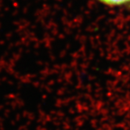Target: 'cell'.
Returning <instances> with one entry per match:
<instances>
[{
	"mask_svg": "<svg viewBox=\"0 0 130 130\" xmlns=\"http://www.w3.org/2000/svg\"><path fill=\"white\" fill-rule=\"evenodd\" d=\"M99 1L108 6H121L130 3V0H99Z\"/></svg>",
	"mask_w": 130,
	"mask_h": 130,
	"instance_id": "obj_1",
	"label": "cell"
}]
</instances>
